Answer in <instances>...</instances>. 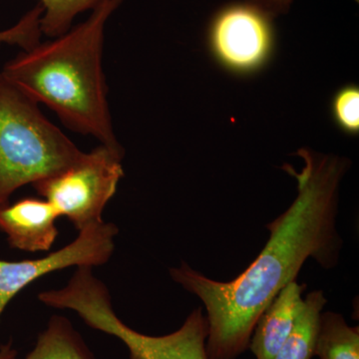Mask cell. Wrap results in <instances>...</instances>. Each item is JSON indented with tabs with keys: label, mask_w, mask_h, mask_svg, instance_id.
<instances>
[{
	"label": "cell",
	"mask_w": 359,
	"mask_h": 359,
	"mask_svg": "<svg viewBox=\"0 0 359 359\" xmlns=\"http://www.w3.org/2000/svg\"><path fill=\"white\" fill-rule=\"evenodd\" d=\"M25 359H94L88 346L69 320L52 316L34 348Z\"/></svg>",
	"instance_id": "11"
},
{
	"label": "cell",
	"mask_w": 359,
	"mask_h": 359,
	"mask_svg": "<svg viewBox=\"0 0 359 359\" xmlns=\"http://www.w3.org/2000/svg\"><path fill=\"white\" fill-rule=\"evenodd\" d=\"M306 289L297 280L290 283L259 316L249 346L256 359L275 358L301 313Z\"/></svg>",
	"instance_id": "9"
},
{
	"label": "cell",
	"mask_w": 359,
	"mask_h": 359,
	"mask_svg": "<svg viewBox=\"0 0 359 359\" xmlns=\"http://www.w3.org/2000/svg\"><path fill=\"white\" fill-rule=\"evenodd\" d=\"M332 116L335 125L344 134L359 133V88L347 84L335 92L332 100Z\"/></svg>",
	"instance_id": "14"
},
{
	"label": "cell",
	"mask_w": 359,
	"mask_h": 359,
	"mask_svg": "<svg viewBox=\"0 0 359 359\" xmlns=\"http://www.w3.org/2000/svg\"><path fill=\"white\" fill-rule=\"evenodd\" d=\"M59 217L48 201L25 198L13 204H0V230L13 249L47 252L57 238Z\"/></svg>",
	"instance_id": "8"
},
{
	"label": "cell",
	"mask_w": 359,
	"mask_h": 359,
	"mask_svg": "<svg viewBox=\"0 0 359 359\" xmlns=\"http://www.w3.org/2000/svg\"><path fill=\"white\" fill-rule=\"evenodd\" d=\"M52 308L76 311L88 327L121 340L130 359H209L207 339L209 323L203 309H194L176 332L152 337L129 327L112 308L109 290L92 273V268H78L63 289L49 294Z\"/></svg>",
	"instance_id": "4"
},
{
	"label": "cell",
	"mask_w": 359,
	"mask_h": 359,
	"mask_svg": "<svg viewBox=\"0 0 359 359\" xmlns=\"http://www.w3.org/2000/svg\"><path fill=\"white\" fill-rule=\"evenodd\" d=\"M273 18L247 0L219 8L207 32L208 47L214 60L238 76H250L264 69L276 48Z\"/></svg>",
	"instance_id": "6"
},
{
	"label": "cell",
	"mask_w": 359,
	"mask_h": 359,
	"mask_svg": "<svg viewBox=\"0 0 359 359\" xmlns=\"http://www.w3.org/2000/svg\"><path fill=\"white\" fill-rule=\"evenodd\" d=\"M117 233L114 224L100 222L79 231L71 244L41 259H0V318L11 299L41 276L69 266L93 268L107 263L114 252Z\"/></svg>",
	"instance_id": "7"
},
{
	"label": "cell",
	"mask_w": 359,
	"mask_h": 359,
	"mask_svg": "<svg viewBox=\"0 0 359 359\" xmlns=\"http://www.w3.org/2000/svg\"><path fill=\"white\" fill-rule=\"evenodd\" d=\"M327 302L323 290H313L306 295L292 332L273 359H313L320 316Z\"/></svg>",
	"instance_id": "10"
},
{
	"label": "cell",
	"mask_w": 359,
	"mask_h": 359,
	"mask_svg": "<svg viewBox=\"0 0 359 359\" xmlns=\"http://www.w3.org/2000/svg\"><path fill=\"white\" fill-rule=\"evenodd\" d=\"M0 359H18V351L13 348L11 341L0 346Z\"/></svg>",
	"instance_id": "17"
},
{
	"label": "cell",
	"mask_w": 359,
	"mask_h": 359,
	"mask_svg": "<svg viewBox=\"0 0 359 359\" xmlns=\"http://www.w3.org/2000/svg\"><path fill=\"white\" fill-rule=\"evenodd\" d=\"M123 1L103 0L83 22L23 50L1 72L68 128L118 151L102 57L106 25Z\"/></svg>",
	"instance_id": "2"
},
{
	"label": "cell",
	"mask_w": 359,
	"mask_h": 359,
	"mask_svg": "<svg viewBox=\"0 0 359 359\" xmlns=\"http://www.w3.org/2000/svg\"><path fill=\"white\" fill-rule=\"evenodd\" d=\"M103 0H39L43 7L40 18L42 34L55 39L72 27L78 14L92 11Z\"/></svg>",
	"instance_id": "13"
},
{
	"label": "cell",
	"mask_w": 359,
	"mask_h": 359,
	"mask_svg": "<svg viewBox=\"0 0 359 359\" xmlns=\"http://www.w3.org/2000/svg\"><path fill=\"white\" fill-rule=\"evenodd\" d=\"M304 167L283 170L297 182L289 209L266 224L269 238L259 256L237 278L218 282L182 263L172 280L204 304L209 323V359H237L249 349L257 320L297 276L309 259L323 269L339 263L342 241L337 228L339 186L351 166L346 158L301 149Z\"/></svg>",
	"instance_id": "1"
},
{
	"label": "cell",
	"mask_w": 359,
	"mask_h": 359,
	"mask_svg": "<svg viewBox=\"0 0 359 359\" xmlns=\"http://www.w3.org/2000/svg\"><path fill=\"white\" fill-rule=\"evenodd\" d=\"M43 7L39 4L23 16L16 25L8 29L0 32V46L2 44L18 45L23 50H29L40 42L42 33L40 30V18Z\"/></svg>",
	"instance_id": "15"
},
{
	"label": "cell",
	"mask_w": 359,
	"mask_h": 359,
	"mask_svg": "<svg viewBox=\"0 0 359 359\" xmlns=\"http://www.w3.org/2000/svg\"><path fill=\"white\" fill-rule=\"evenodd\" d=\"M314 356L320 359H359V327H351L341 313H321Z\"/></svg>",
	"instance_id": "12"
},
{
	"label": "cell",
	"mask_w": 359,
	"mask_h": 359,
	"mask_svg": "<svg viewBox=\"0 0 359 359\" xmlns=\"http://www.w3.org/2000/svg\"><path fill=\"white\" fill-rule=\"evenodd\" d=\"M264 9L273 18L289 13L294 0H247Z\"/></svg>",
	"instance_id": "16"
},
{
	"label": "cell",
	"mask_w": 359,
	"mask_h": 359,
	"mask_svg": "<svg viewBox=\"0 0 359 359\" xmlns=\"http://www.w3.org/2000/svg\"><path fill=\"white\" fill-rule=\"evenodd\" d=\"M0 72V204L18 189L65 171L82 151Z\"/></svg>",
	"instance_id": "3"
},
{
	"label": "cell",
	"mask_w": 359,
	"mask_h": 359,
	"mask_svg": "<svg viewBox=\"0 0 359 359\" xmlns=\"http://www.w3.org/2000/svg\"><path fill=\"white\" fill-rule=\"evenodd\" d=\"M123 151L100 145L81 156L65 171L37 183L33 188L78 231L103 222L106 205L124 176Z\"/></svg>",
	"instance_id": "5"
}]
</instances>
